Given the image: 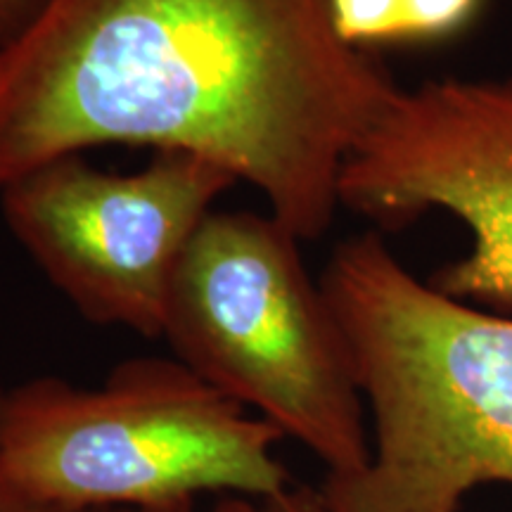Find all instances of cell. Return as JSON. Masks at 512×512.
<instances>
[{"instance_id":"cell-3","label":"cell","mask_w":512,"mask_h":512,"mask_svg":"<svg viewBox=\"0 0 512 512\" xmlns=\"http://www.w3.org/2000/svg\"><path fill=\"white\" fill-rule=\"evenodd\" d=\"M285 434L181 361L133 358L100 387L36 377L5 392L0 453L53 508L190 512L202 494L268 498L292 486Z\"/></svg>"},{"instance_id":"cell-11","label":"cell","mask_w":512,"mask_h":512,"mask_svg":"<svg viewBox=\"0 0 512 512\" xmlns=\"http://www.w3.org/2000/svg\"><path fill=\"white\" fill-rule=\"evenodd\" d=\"M3 401H5V392L0 389V413H3ZM0 512H74V510L53 508V505H46L36 501L34 496H29L27 491H24L22 486L10 477L8 467L3 463V453H0ZM93 512H102V510H93Z\"/></svg>"},{"instance_id":"cell-6","label":"cell","mask_w":512,"mask_h":512,"mask_svg":"<svg viewBox=\"0 0 512 512\" xmlns=\"http://www.w3.org/2000/svg\"><path fill=\"white\" fill-rule=\"evenodd\" d=\"M339 207L394 230L427 211L456 216L470 249L430 283L512 309V76L399 88L339 176Z\"/></svg>"},{"instance_id":"cell-9","label":"cell","mask_w":512,"mask_h":512,"mask_svg":"<svg viewBox=\"0 0 512 512\" xmlns=\"http://www.w3.org/2000/svg\"><path fill=\"white\" fill-rule=\"evenodd\" d=\"M214 512H330V508L320 489L292 484L283 494L268 498L226 496Z\"/></svg>"},{"instance_id":"cell-1","label":"cell","mask_w":512,"mask_h":512,"mask_svg":"<svg viewBox=\"0 0 512 512\" xmlns=\"http://www.w3.org/2000/svg\"><path fill=\"white\" fill-rule=\"evenodd\" d=\"M399 88L337 36L330 0H48L0 50V188L86 147L185 150L311 242Z\"/></svg>"},{"instance_id":"cell-4","label":"cell","mask_w":512,"mask_h":512,"mask_svg":"<svg viewBox=\"0 0 512 512\" xmlns=\"http://www.w3.org/2000/svg\"><path fill=\"white\" fill-rule=\"evenodd\" d=\"M302 240L273 216L211 211L166 299L162 337L178 361L351 477L370 460L366 403Z\"/></svg>"},{"instance_id":"cell-5","label":"cell","mask_w":512,"mask_h":512,"mask_svg":"<svg viewBox=\"0 0 512 512\" xmlns=\"http://www.w3.org/2000/svg\"><path fill=\"white\" fill-rule=\"evenodd\" d=\"M235 183L200 155L157 150L136 174H107L64 155L0 190L15 238L83 316L162 337L185 249Z\"/></svg>"},{"instance_id":"cell-10","label":"cell","mask_w":512,"mask_h":512,"mask_svg":"<svg viewBox=\"0 0 512 512\" xmlns=\"http://www.w3.org/2000/svg\"><path fill=\"white\" fill-rule=\"evenodd\" d=\"M48 0H0V50L15 43L41 15Z\"/></svg>"},{"instance_id":"cell-8","label":"cell","mask_w":512,"mask_h":512,"mask_svg":"<svg viewBox=\"0 0 512 512\" xmlns=\"http://www.w3.org/2000/svg\"><path fill=\"white\" fill-rule=\"evenodd\" d=\"M330 19L351 48L399 43V0H330Z\"/></svg>"},{"instance_id":"cell-12","label":"cell","mask_w":512,"mask_h":512,"mask_svg":"<svg viewBox=\"0 0 512 512\" xmlns=\"http://www.w3.org/2000/svg\"><path fill=\"white\" fill-rule=\"evenodd\" d=\"M102 512H145V510H102Z\"/></svg>"},{"instance_id":"cell-7","label":"cell","mask_w":512,"mask_h":512,"mask_svg":"<svg viewBox=\"0 0 512 512\" xmlns=\"http://www.w3.org/2000/svg\"><path fill=\"white\" fill-rule=\"evenodd\" d=\"M482 0H399V43H434L475 22Z\"/></svg>"},{"instance_id":"cell-2","label":"cell","mask_w":512,"mask_h":512,"mask_svg":"<svg viewBox=\"0 0 512 512\" xmlns=\"http://www.w3.org/2000/svg\"><path fill=\"white\" fill-rule=\"evenodd\" d=\"M320 287L373 422L368 465L320 486L330 512H458L512 484V318L420 280L375 230L339 242Z\"/></svg>"}]
</instances>
